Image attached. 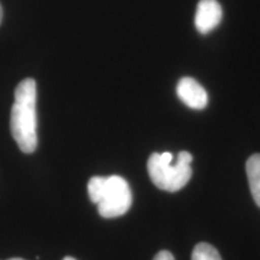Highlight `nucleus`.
<instances>
[{
  "label": "nucleus",
  "instance_id": "1",
  "mask_svg": "<svg viewBox=\"0 0 260 260\" xmlns=\"http://www.w3.org/2000/svg\"><path fill=\"white\" fill-rule=\"evenodd\" d=\"M10 125L19 149L32 153L38 147L37 82L32 79L23 80L15 90Z\"/></svg>",
  "mask_w": 260,
  "mask_h": 260
},
{
  "label": "nucleus",
  "instance_id": "2",
  "mask_svg": "<svg viewBox=\"0 0 260 260\" xmlns=\"http://www.w3.org/2000/svg\"><path fill=\"white\" fill-rule=\"evenodd\" d=\"M87 188L90 201L96 205L99 214L104 218L121 217L132 206V190L128 182L121 176H94L89 180Z\"/></svg>",
  "mask_w": 260,
  "mask_h": 260
},
{
  "label": "nucleus",
  "instance_id": "3",
  "mask_svg": "<svg viewBox=\"0 0 260 260\" xmlns=\"http://www.w3.org/2000/svg\"><path fill=\"white\" fill-rule=\"evenodd\" d=\"M171 152L151 154L147 161V170L155 187L159 189L177 191L189 182L191 177V161L193 155L187 151H181L177 154V160L172 164Z\"/></svg>",
  "mask_w": 260,
  "mask_h": 260
},
{
  "label": "nucleus",
  "instance_id": "4",
  "mask_svg": "<svg viewBox=\"0 0 260 260\" xmlns=\"http://www.w3.org/2000/svg\"><path fill=\"white\" fill-rule=\"evenodd\" d=\"M176 93L184 105L193 110H203L209 103L207 92L197 80L183 77L177 83Z\"/></svg>",
  "mask_w": 260,
  "mask_h": 260
},
{
  "label": "nucleus",
  "instance_id": "5",
  "mask_svg": "<svg viewBox=\"0 0 260 260\" xmlns=\"http://www.w3.org/2000/svg\"><path fill=\"white\" fill-rule=\"evenodd\" d=\"M222 17V6L217 0H200L195 12V27L201 34H207L220 23Z\"/></svg>",
  "mask_w": 260,
  "mask_h": 260
},
{
  "label": "nucleus",
  "instance_id": "6",
  "mask_svg": "<svg viewBox=\"0 0 260 260\" xmlns=\"http://www.w3.org/2000/svg\"><path fill=\"white\" fill-rule=\"evenodd\" d=\"M246 172L253 199L260 207V153L253 154L248 158L246 162Z\"/></svg>",
  "mask_w": 260,
  "mask_h": 260
},
{
  "label": "nucleus",
  "instance_id": "7",
  "mask_svg": "<svg viewBox=\"0 0 260 260\" xmlns=\"http://www.w3.org/2000/svg\"><path fill=\"white\" fill-rule=\"evenodd\" d=\"M191 260H222V258L213 246L201 242L194 247Z\"/></svg>",
  "mask_w": 260,
  "mask_h": 260
},
{
  "label": "nucleus",
  "instance_id": "8",
  "mask_svg": "<svg viewBox=\"0 0 260 260\" xmlns=\"http://www.w3.org/2000/svg\"><path fill=\"white\" fill-rule=\"evenodd\" d=\"M153 260H175V258L169 251H160L155 254Z\"/></svg>",
  "mask_w": 260,
  "mask_h": 260
},
{
  "label": "nucleus",
  "instance_id": "9",
  "mask_svg": "<svg viewBox=\"0 0 260 260\" xmlns=\"http://www.w3.org/2000/svg\"><path fill=\"white\" fill-rule=\"evenodd\" d=\"M2 19H3V9H2V5H0V23H2Z\"/></svg>",
  "mask_w": 260,
  "mask_h": 260
},
{
  "label": "nucleus",
  "instance_id": "10",
  "mask_svg": "<svg viewBox=\"0 0 260 260\" xmlns=\"http://www.w3.org/2000/svg\"><path fill=\"white\" fill-rule=\"evenodd\" d=\"M63 260H76V259L73 258V256H65Z\"/></svg>",
  "mask_w": 260,
  "mask_h": 260
},
{
  "label": "nucleus",
  "instance_id": "11",
  "mask_svg": "<svg viewBox=\"0 0 260 260\" xmlns=\"http://www.w3.org/2000/svg\"><path fill=\"white\" fill-rule=\"evenodd\" d=\"M9 260H23V259H21V258H12V259H9Z\"/></svg>",
  "mask_w": 260,
  "mask_h": 260
}]
</instances>
